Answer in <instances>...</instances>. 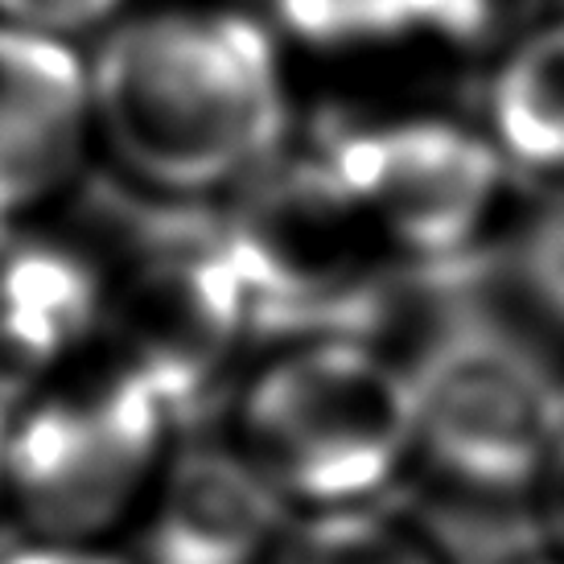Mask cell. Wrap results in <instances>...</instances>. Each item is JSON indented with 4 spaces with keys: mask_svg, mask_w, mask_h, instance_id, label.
<instances>
[{
    "mask_svg": "<svg viewBox=\"0 0 564 564\" xmlns=\"http://www.w3.org/2000/svg\"><path fill=\"white\" fill-rule=\"evenodd\" d=\"M239 449L297 516L379 502L416 457L412 371L355 334L301 338L248 383Z\"/></svg>",
    "mask_w": 564,
    "mask_h": 564,
    "instance_id": "2",
    "label": "cell"
},
{
    "mask_svg": "<svg viewBox=\"0 0 564 564\" xmlns=\"http://www.w3.org/2000/svg\"><path fill=\"white\" fill-rule=\"evenodd\" d=\"M293 507L239 445L170 454L132 528L137 564H268Z\"/></svg>",
    "mask_w": 564,
    "mask_h": 564,
    "instance_id": "7",
    "label": "cell"
},
{
    "mask_svg": "<svg viewBox=\"0 0 564 564\" xmlns=\"http://www.w3.org/2000/svg\"><path fill=\"white\" fill-rule=\"evenodd\" d=\"M486 116L507 165L564 173V21H535L502 46Z\"/></svg>",
    "mask_w": 564,
    "mask_h": 564,
    "instance_id": "9",
    "label": "cell"
},
{
    "mask_svg": "<svg viewBox=\"0 0 564 564\" xmlns=\"http://www.w3.org/2000/svg\"><path fill=\"white\" fill-rule=\"evenodd\" d=\"M293 37L326 50L379 46L421 33V0H276Z\"/></svg>",
    "mask_w": 564,
    "mask_h": 564,
    "instance_id": "11",
    "label": "cell"
},
{
    "mask_svg": "<svg viewBox=\"0 0 564 564\" xmlns=\"http://www.w3.org/2000/svg\"><path fill=\"white\" fill-rule=\"evenodd\" d=\"M104 314V284L87 260L30 243L0 264V350L25 367L70 355Z\"/></svg>",
    "mask_w": 564,
    "mask_h": 564,
    "instance_id": "8",
    "label": "cell"
},
{
    "mask_svg": "<svg viewBox=\"0 0 564 564\" xmlns=\"http://www.w3.org/2000/svg\"><path fill=\"white\" fill-rule=\"evenodd\" d=\"M268 564H449L437 540L379 502L301 511Z\"/></svg>",
    "mask_w": 564,
    "mask_h": 564,
    "instance_id": "10",
    "label": "cell"
},
{
    "mask_svg": "<svg viewBox=\"0 0 564 564\" xmlns=\"http://www.w3.org/2000/svg\"><path fill=\"white\" fill-rule=\"evenodd\" d=\"M540 495L549 502L552 528H556V540H561V549H564V441H561V449H556V457H552L549 478L540 486Z\"/></svg>",
    "mask_w": 564,
    "mask_h": 564,
    "instance_id": "15",
    "label": "cell"
},
{
    "mask_svg": "<svg viewBox=\"0 0 564 564\" xmlns=\"http://www.w3.org/2000/svg\"><path fill=\"white\" fill-rule=\"evenodd\" d=\"M540 0H421V33L462 50L507 46L535 25Z\"/></svg>",
    "mask_w": 564,
    "mask_h": 564,
    "instance_id": "12",
    "label": "cell"
},
{
    "mask_svg": "<svg viewBox=\"0 0 564 564\" xmlns=\"http://www.w3.org/2000/svg\"><path fill=\"white\" fill-rule=\"evenodd\" d=\"M0 564H137L116 544H66V540H21L0 552Z\"/></svg>",
    "mask_w": 564,
    "mask_h": 564,
    "instance_id": "14",
    "label": "cell"
},
{
    "mask_svg": "<svg viewBox=\"0 0 564 564\" xmlns=\"http://www.w3.org/2000/svg\"><path fill=\"white\" fill-rule=\"evenodd\" d=\"M516 564H564V552L561 556H528V561H516Z\"/></svg>",
    "mask_w": 564,
    "mask_h": 564,
    "instance_id": "16",
    "label": "cell"
},
{
    "mask_svg": "<svg viewBox=\"0 0 564 564\" xmlns=\"http://www.w3.org/2000/svg\"><path fill=\"white\" fill-rule=\"evenodd\" d=\"M95 137L141 186L203 198L264 165L289 124L281 54L231 9L120 21L87 66Z\"/></svg>",
    "mask_w": 564,
    "mask_h": 564,
    "instance_id": "1",
    "label": "cell"
},
{
    "mask_svg": "<svg viewBox=\"0 0 564 564\" xmlns=\"http://www.w3.org/2000/svg\"><path fill=\"white\" fill-rule=\"evenodd\" d=\"M326 165L383 248L421 264H454L478 248L507 198L495 141L441 116L350 128L329 144Z\"/></svg>",
    "mask_w": 564,
    "mask_h": 564,
    "instance_id": "5",
    "label": "cell"
},
{
    "mask_svg": "<svg viewBox=\"0 0 564 564\" xmlns=\"http://www.w3.org/2000/svg\"><path fill=\"white\" fill-rule=\"evenodd\" d=\"M95 137L91 75L63 37L0 25V227L33 219Z\"/></svg>",
    "mask_w": 564,
    "mask_h": 564,
    "instance_id": "6",
    "label": "cell"
},
{
    "mask_svg": "<svg viewBox=\"0 0 564 564\" xmlns=\"http://www.w3.org/2000/svg\"><path fill=\"white\" fill-rule=\"evenodd\" d=\"M177 404L141 362L37 395L0 441V490L25 535L111 544L132 532L170 462Z\"/></svg>",
    "mask_w": 564,
    "mask_h": 564,
    "instance_id": "3",
    "label": "cell"
},
{
    "mask_svg": "<svg viewBox=\"0 0 564 564\" xmlns=\"http://www.w3.org/2000/svg\"><path fill=\"white\" fill-rule=\"evenodd\" d=\"M416 457L466 499L544 486L564 441V392L532 350L499 329H454L412 371Z\"/></svg>",
    "mask_w": 564,
    "mask_h": 564,
    "instance_id": "4",
    "label": "cell"
},
{
    "mask_svg": "<svg viewBox=\"0 0 564 564\" xmlns=\"http://www.w3.org/2000/svg\"><path fill=\"white\" fill-rule=\"evenodd\" d=\"M124 0H0V25L46 33V37H75L116 21Z\"/></svg>",
    "mask_w": 564,
    "mask_h": 564,
    "instance_id": "13",
    "label": "cell"
}]
</instances>
